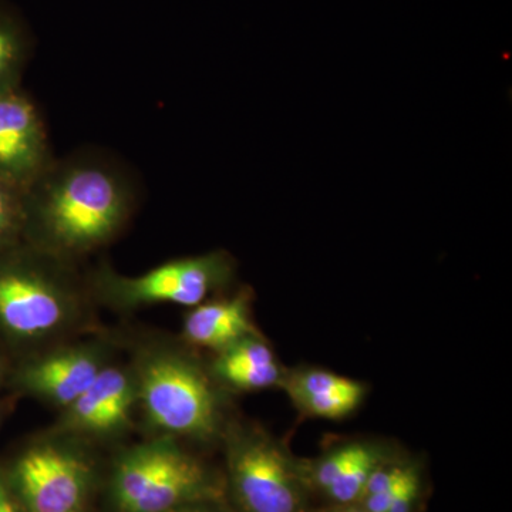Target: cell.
<instances>
[{"label": "cell", "instance_id": "obj_1", "mask_svg": "<svg viewBox=\"0 0 512 512\" xmlns=\"http://www.w3.org/2000/svg\"><path fill=\"white\" fill-rule=\"evenodd\" d=\"M136 194L127 174L109 161L56 158L25 192L23 242L74 264L126 228Z\"/></svg>", "mask_w": 512, "mask_h": 512}, {"label": "cell", "instance_id": "obj_2", "mask_svg": "<svg viewBox=\"0 0 512 512\" xmlns=\"http://www.w3.org/2000/svg\"><path fill=\"white\" fill-rule=\"evenodd\" d=\"M89 293L73 262L26 242L0 252V330L18 345L67 335L86 315Z\"/></svg>", "mask_w": 512, "mask_h": 512}, {"label": "cell", "instance_id": "obj_3", "mask_svg": "<svg viewBox=\"0 0 512 512\" xmlns=\"http://www.w3.org/2000/svg\"><path fill=\"white\" fill-rule=\"evenodd\" d=\"M131 370L138 404L158 436L202 443L220 437V392L197 357L171 345H157L143 350Z\"/></svg>", "mask_w": 512, "mask_h": 512}, {"label": "cell", "instance_id": "obj_4", "mask_svg": "<svg viewBox=\"0 0 512 512\" xmlns=\"http://www.w3.org/2000/svg\"><path fill=\"white\" fill-rule=\"evenodd\" d=\"M225 483L171 437L127 448L117 457L111 498L119 512H165L197 501L224 500Z\"/></svg>", "mask_w": 512, "mask_h": 512}, {"label": "cell", "instance_id": "obj_5", "mask_svg": "<svg viewBox=\"0 0 512 512\" xmlns=\"http://www.w3.org/2000/svg\"><path fill=\"white\" fill-rule=\"evenodd\" d=\"M237 274L227 251L171 259L138 276L121 275L103 265L90 276V295L116 311H137L148 306L194 308L214 293L225 291Z\"/></svg>", "mask_w": 512, "mask_h": 512}, {"label": "cell", "instance_id": "obj_6", "mask_svg": "<svg viewBox=\"0 0 512 512\" xmlns=\"http://www.w3.org/2000/svg\"><path fill=\"white\" fill-rule=\"evenodd\" d=\"M227 485L237 512H311L298 458L256 426H229Z\"/></svg>", "mask_w": 512, "mask_h": 512}, {"label": "cell", "instance_id": "obj_7", "mask_svg": "<svg viewBox=\"0 0 512 512\" xmlns=\"http://www.w3.org/2000/svg\"><path fill=\"white\" fill-rule=\"evenodd\" d=\"M82 441L57 430L20 454L12 481L28 512L87 511L94 468Z\"/></svg>", "mask_w": 512, "mask_h": 512}, {"label": "cell", "instance_id": "obj_8", "mask_svg": "<svg viewBox=\"0 0 512 512\" xmlns=\"http://www.w3.org/2000/svg\"><path fill=\"white\" fill-rule=\"evenodd\" d=\"M55 160L35 101L22 87L0 93V181L26 192Z\"/></svg>", "mask_w": 512, "mask_h": 512}, {"label": "cell", "instance_id": "obj_9", "mask_svg": "<svg viewBox=\"0 0 512 512\" xmlns=\"http://www.w3.org/2000/svg\"><path fill=\"white\" fill-rule=\"evenodd\" d=\"M109 356L103 343L55 346L25 362L16 383L23 392L62 412L92 386L109 365Z\"/></svg>", "mask_w": 512, "mask_h": 512}, {"label": "cell", "instance_id": "obj_10", "mask_svg": "<svg viewBox=\"0 0 512 512\" xmlns=\"http://www.w3.org/2000/svg\"><path fill=\"white\" fill-rule=\"evenodd\" d=\"M137 404L133 370L109 363L92 386L62 410L57 430L80 440L117 439L130 427Z\"/></svg>", "mask_w": 512, "mask_h": 512}, {"label": "cell", "instance_id": "obj_11", "mask_svg": "<svg viewBox=\"0 0 512 512\" xmlns=\"http://www.w3.org/2000/svg\"><path fill=\"white\" fill-rule=\"evenodd\" d=\"M281 387L299 412L318 419H345L366 396L362 383L318 367L285 372Z\"/></svg>", "mask_w": 512, "mask_h": 512}, {"label": "cell", "instance_id": "obj_12", "mask_svg": "<svg viewBox=\"0 0 512 512\" xmlns=\"http://www.w3.org/2000/svg\"><path fill=\"white\" fill-rule=\"evenodd\" d=\"M255 333L252 292L248 288L194 306L185 315L183 325L185 342L217 353Z\"/></svg>", "mask_w": 512, "mask_h": 512}, {"label": "cell", "instance_id": "obj_13", "mask_svg": "<svg viewBox=\"0 0 512 512\" xmlns=\"http://www.w3.org/2000/svg\"><path fill=\"white\" fill-rule=\"evenodd\" d=\"M210 372L215 382L235 392H259L281 387L286 370L266 340L255 333L218 352Z\"/></svg>", "mask_w": 512, "mask_h": 512}, {"label": "cell", "instance_id": "obj_14", "mask_svg": "<svg viewBox=\"0 0 512 512\" xmlns=\"http://www.w3.org/2000/svg\"><path fill=\"white\" fill-rule=\"evenodd\" d=\"M392 458L393 454L382 444L357 441L355 454L348 467L323 497L330 505L359 504L370 476L375 473L377 467Z\"/></svg>", "mask_w": 512, "mask_h": 512}, {"label": "cell", "instance_id": "obj_15", "mask_svg": "<svg viewBox=\"0 0 512 512\" xmlns=\"http://www.w3.org/2000/svg\"><path fill=\"white\" fill-rule=\"evenodd\" d=\"M28 56L25 32L12 16L0 10V93L20 87Z\"/></svg>", "mask_w": 512, "mask_h": 512}, {"label": "cell", "instance_id": "obj_16", "mask_svg": "<svg viewBox=\"0 0 512 512\" xmlns=\"http://www.w3.org/2000/svg\"><path fill=\"white\" fill-rule=\"evenodd\" d=\"M25 192L0 181V252L23 242Z\"/></svg>", "mask_w": 512, "mask_h": 512}, {"label": "cell", "instance_id": "obj_17", "mask_svg": "<svg viewBox=\"0 0 512 512\" xmlns=\"http://www.w3.org/2000/svg\"><path fill=\"white\" fill-rule=\"evenodd\" d=\"M421 493H423V478H421L419 466L413 464L389 512H416L417 505L421 501Z\"/></svg>", "mask_w": 512, "mask_h": 512}, {"label": "cell", "instance_id": "obj_18", "mask_svg": "<svg viewBox=\"0 0 512 512\" xmlns=\"http://www.w3.org/2000/svg\"><path fill=\"white\" fill-rule=\"evenodd\" d=\"M165 512H234L225 505V500L197 501L175 507Z\"/></svg>", "mask_w": 512, "mask_h": 512}, {"label": "cell", "instance_id": "obj_19", "mask_svg": "<svg viewBox=\"0 0 512 512\" xmlns=\"http://www.w3.org/2000/svg\"><path fill=\"white\" fill-rule=\"evenodd\" d=\"M311 512H366L360 507L359 504L352 505H329L328 508H323L320 511H311Z\"/></svg>", "mask_w": 512, "mask_h": 512}, {"label": "cell", "instance_id": "obj_20", "mask_svg": "<svg viewBox=\"0 0 512 512\" xmlns=\"http://www.w3.org/2000/svg\"><path fill=\"white\" fill-rule=\"evenodd\" d=\"M0 512H18L2 484H0Z\"/></svg>", "mask_w": 512, "mask_h": 512}, {"label": "cell", "instance_id": "obj_21", "mask_svg": "<svg viewBox=\"0 0 512 512\" xmlns=\"http://www.w3.org/2000/svg\"><path fill=\"white\" fill-rule=\"evenodd\" d=\"M2 373H3V362H2V357H0V377H2Z\"/></svg>", "mask_w": 512, "mask_h": 512}]
</instances>
